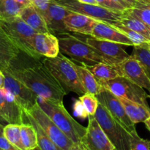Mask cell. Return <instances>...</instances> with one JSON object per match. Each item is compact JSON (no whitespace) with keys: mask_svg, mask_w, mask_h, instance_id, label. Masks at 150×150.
<instances>
[{"mask_svg":"<svg viewBox=\"0 0 150 150\" xmlns=\"http://www.w3.org/2000/svg\"><path fill=\"white\" fill-rule=\"evenodd\" d=\"M149 98H150V95H149Z\"/></svg>","mask_w":150,"mask_h":150,"instance_id":"obj_48","label":"cell"},{"mask_svg":"<svg viewBox=\"0 0 150 150\" xmlns=\"http://www.w3.org/2000/svg\"><path fill=\"white\" fill-rule=\"evenodd\" d=\"M95 117L114 146L115 150H130V133L113 118L100 103Z\"/></svg>","mask_w":150,"mask_h":150,"instance_id":"obj_6","label":"cell"},{"mask_svg":"<svg viewBox=\"0 0 150 150\" xmlns=\"http://www.w3.org/2000/svg\"><path fill=\"white\" fill-rule=\"evenodd\" d=\"M98 21H99L87 16L72 11L64 18V26L68 32L86 35H92V31Z\"/></svg>","mask_w":150,"mask_h":150,"instance_id":"obj_19","label":"cell"},{"mask_svg":"<svg viewBox=\"0 0 150 150\" xmlns=\"http://www.w3.org/2000/svg\"><path fill=\"white\" fill-rule=\"evenodd\" d=\"M8 69L39 98L63 101L67 95L64 88L42 62L30 67L13 68L12 66Z\"/></svg>","mask_w":150,"mask_h":150,"instance_id":"obj_1","label":"cell"},{"mask_svg":"<svg viewBox=\"0 0 150 150\" xmlns=\"http://www.w3.org/2000/svg\"><path fill=\"white\" fill-rule=\"evenodd\" d=\"M96 96L99 103L108 110L113 118L122 125L129 133L136 130V125L130 120L126 114L124 106L119 98L105 89H103L100 93Z\"/></svg>","mask_w":150,"mask_h":150,"instance_id":"obj_13","label":"cell"},{"mask_svg":"<svg viewBox=\"0 0 150 150\" xmlns=\"http://www.w3.org/2000/svg\"><path fill=\"white\" fill-rule=\"evenodd\" d=\"M79 1L85 4H98V1L96 0H78Z\"/></svg>","mask_w":150,"mask_h":150,"instance_id":"obj_41","label":"cell"},{"mask_svg":"<svg viewBox=\"0 0 150 150\" xmlns=\"http://www.w3.org/2000/svg\"><path fill=\"white\" fill-rule=\"evenodd\" d=\"M30 1L42 15L47 10L51 0H30Z\"/></svg>","mask_w":150,"mask_h":150,"instance_id":"obj_37","label":"cell"},{"mask_svg":"<svg viewBox=\"0 0 150 150\" xmlns=\"http://www.w3.org/2000/svg\"><path fill=\"white\" fill-rule=\"evenodd\" d=\"M85 42L96 50L105 63L111 65H118L130 56L121 46V44L117 42L96 39L92 36L86 38Z\"/></svg>","mask_w":150,"mask_h":150,"instance_id":"obj_12","label":"cell"},{"mask_svg":"<svg viewBox=\"0 0 150 150\" xmlns=\"http://www.w3.org/2000/svg\"><path fill=\"white\" fill-rule=\"evenodd\" d=\"M100 83L103 89L110 91L117 98H124L133 102L149 105L147 98H149V95L146 94L144 88L123 76H120L111 80Z\"/></svg>","mask_w":150,"mask_h":150,"instance_id":"obj_8","label":"cell"},{"mask_svg":"<svg viewBox=\"0 0 150 150\" xmlns=\"http://www.w3.org/2000/svg\"><path fill=\"white\" fill-rule=\"evenodd\" d=\"M131 56L140 62L150 79V42L133 46Z\"/></svg>","mask_w":150,"mask_h":150,"instance_id":"obj_28","label":"cell"},{"mask_svg":"<svg viewBox=\"0 0 150 150\" xmlns=\"http://www.w3.org/2000/svg\"><path fill=\"white\" fill-rule=\"evenodd\" d=\"M0 111L8 124L21 125L24 123V111L11 93L0 89Z\"/></svg>","mask_w":150,"mask_h":150,"instance_id":"obj_15","label":"cell"},{"mask_svg":"<svg viewBox=\"0 0 150 150\" xmlns=\"http://www.w3.org/2000/svg\"><path fill=\"white\" fill-rule=\"evenodd\" d=\"M81 150H115L95 116H89L86 132L79 144Z\"/></svg>","mask_w":150,"mask_h":150,"instance_id":"obj_11","label":"cell"},{"mask_svg":"<svg viewBox=\"0 0 150 150\" xmlns=\"http://www.w3.org/2000/svg\"><path fill=\"white\" fill-rule=\"evenodd\" d=\"M120 23L123 26L144 35L145 38L150 40V27L139 19L123 13Z\"/></svg>","mask_w":150,"mask_h":150,"instance_id":"obj_27","label":"cell"},{"mask_svg":"<svg viewBox=\"0 0 150 150\" xmlns=\"http://www.w3.org/2000/svg\"><path fill=\"white\" fill-rule=\"evenodd\" d=\"M0 149L2 150H21L10 143L7 139L3 136H0Z\"/></svg>","mask_w":150,"mask_h":150,"instance_id":"obj_38","label":"cell"},{"mask_svg":"<svg viewBox=\"0 0 150 150\" xmlns=\"http://www.w3.org/2000/svg\"><path fill=\"white\" fill-rule=\"evenodd\" d=\"M23 7L16 0H0V19L19 16Z\"/></svg>","mask_w":150,"mask_h":150,"instance_id":"obj_29","label":"cell"},{"mask_svg":"<svg viewBox=\"0 0 150 150\" xmlns=\"http://www.w3.org/2000/svg\"><path fill=\"white\" fill-rule=\"evenodd\" d=\"M81 64L86 67L100 82L111 80L120 76L117 66L107 63L100 62L93 64L81 63Z\"/></svg>","mask_w":150,"mask_h":150,"instance_id":"obj_24","label":"cell"},{"mask_svg":"<svg viewBox=\"0 0 150 150\" xmlns=\"http://www.w3.org/2000/svg\"><path fill=\"white\" fill-rule=\"evenodd\" d=\"M113 26H114L116 28H117L119 30L122 32L125 35H127V36L130 38V40L133 42L134 46L135 45H142V44H144L146 43V42H150L149 40L147 39L146 38H145L144 35H141V34L138 33V32H135V31L132 30V29H129V28L126 27V26H123L121 23L113 25Z\"/></svg>","mask_w":150,"mask_h":150,"instance_id":"obj_33","label":"cell"},{"mask_svg":"<svg viewBox=\"0 0 150 150\" xmlns=\"http://www.w3.org/2000/svg\"><path fill=\"white\" fill-rule=\"evenodd\" d=\"M0 124L3 125H7V124H8V122H7V121H6L5 119L4 118V117H3L2 114L1 113V111H0Z\"/></svg>","mask_w":150,"mask_h":150,"instance_id":"obj_42","label":"cell"},{"mask_svg":"<svg viewBox=\"0 0 150 150\" xmlns=\"http://www.w3.org/2000/svg\"><path fill=\"white\" fill-rule=\"evenodd\" d=\"M42 63L51 71L62 85L65 92H74L81 96L86 93L79 80L74 62L59 53L54 58L45 57Z\"/></svg>","mask_w":150,"mask_h":150,"instance_id":"obj_3","label":"cell"},{"mask_svg":"<svg viewBox=\"0 0 150 150\" xmlns=\"http://www.w3.org/2000/svg\"><path fill=\"white\" fill-rule=\"evenodd\" d=\"M19 17L38 33H51L43 16L32 4L23 7Z\"/></svg>","mask_w":150,"mask_h":150,"instance_id":"obj_21","label":"cell"},{"mask_svg":"<svg viewBox=\"0 0 150 150\" xmlns=\"http://www.w3.org/2000/svg\"><path fill=\"white\" fill-rule=\"evenodd\" d=\"M121 76L129 79L141 87L150 92V79L143 65L131 55L117 65Z\"/></svg>","mask_w":150,"mask_h":150,"instance_id":"obj_14","label":"cell"},{"mask_svg":"<svg viewBox=\"0 0 150 150\" xmlns=\"http://www.w3.org/2000/svg\"><path fill=\"white\" fill-rule=\"evenodd\" d=\"M4 125L0 124V136H3V133H4Z\"/></svg>","mask_w":150,"mask_h":150,"instance_id":"obj_45","label":"cell"},{"mask_svg":"<svg viewBox=\"0 0 150 150\" xmlns=\"http://www.w3.org/2000/svg\"><path fill=\"white\" fill-rule=\"evenodd\" d=\"M69 150H81V149L79 144H75L73 146H72L70 148V149Z\"/></svg>","mask_w":150,"mask_h":150,"instance_id":"obj_43","label":"cell"},{"mask_svg":"<svg viewBox=\"0 0 150 150\" xmlns=\"http://www.w3.org/2000/svg\"><path fill=\"white\" fill-rule=\"evenodd\" d=\"M142 21L150 27V5H139L127 9L123 12Z\"/></svg>","mask_w":150,"mask_h":150,"instance_id":"obj_31","label":"cell"},{"mask_svg":"<svg viewBox=\"0 0 150 150\" xmlns=\"http://www.w3.org/2000/svg\"><path fill=\"white\" fill-rule=\"evenodd\" d=\"M19 53L20 50L0 26V69L5 70L11 67Z\"/></svg>","mask_w":150,"mask_h":150,"instance_id":"obj_20","label":"cell"},{"mask_svg":"<svg viewBox=\"0 0 150 150\" xmlns=\"http://www.w3.org/2000/svg\"><path fill=\"white\" fill-rule=\"evenodd\" d=\"M2 70L5 77L3 88L13 95L23 111H29L38 101V95L13 76L9 69Z\"/></svg>","mask_w":150,"mask_h":150,"instance_id":"obj_10","label":"cell"},{"mask_svg":"<svg viewBox=\"0 0 150 150\" xmlns=\"http://www.w3.org/2000/svg\"><path fill=\"white\" fill-rule=\"evenodd\" d=\"M29 113L38 122L42 130L48 135V137L58 146L64 150H69L75 144L45 114V111L40 106L38 101L29 111H24Z\"/></svg>","mask_w":150,"mask_h":150,"instance_id":"obj_9","label":"cell"},{"mask_svg":"<svg viewBox=\"0 0 150 150\" xmlns=\"http://www.w3.org/2000/svg\"><path fill=\"white\" fill-rule=\"evenodd\" d=\"M21 136L25 150H32L38 146L36 130L29 123H23L21 125Z\"/></svg>","mask_w":150,"mask_h":150,"instance_id":"obj_26","label":"cell"},{"mask_svg":"<svg viewBox=\"0 0 150 150\" xmlns=\"http://www.w3.org/2000/svg\"><path fill=\"white\" fill-rule=\"evenodd\" d=\"M4 79H5V77H4V72L1 69H0V89H2L4 87Z\"/></svg>","mask_w":150,"mask_h":150,"instance_id":"obj_39","label":"cell"},{"mask_svg":"<svg viewBox=\"0 0 150 150\" xmlns=\"http://www.w3.org/2000/svg\"><path fill=\"white\" fill-rule=\"evenodd\" d=\"M73 114L76 117L81 119V120H85L89 117L84 105L79 99L75 101L74 104H73Z\"/></svg>","mask_w":150,"mask_h":150,"instance_id":"obj_35","label":"cell"},{"mask_svg":"<svg viewBox=\"0 0 150 150\" xmlns=\"http://www.w3.org/2000/svg\"><path fill=\"white\" fill-rule=\"evenodd\" d=\"M0 150H2V149H0Z\"/></svg>","mask_w":150,"mask_h":150,"instance_id":"obj_47","label":"cell"},{"mask_svg":"<svg viewBox=\"0 0 150 150\" xmlns=\"http://www.w3.org/2000/svg\"><path fill=\"white\" fill-rule=\"evenodd\" d=\"M32 150H41V149H40V148L39 147V146H38V147L35 148V149H32Z\"/></svg>","mask_w":150,"mask_h":150,"instance_id":"obj_46","label":"cell"},{"mask_svg":"<svg viewBox=\"0 0 150 150\" xmlns=\"http://www.w3.org/2000/svg\"><path fill=\"white\" fill-rule=\"evenodd\" d=\"M91 36L96 39L111 41L128 46H134L133 42L122 32L113 25L103 21L98 22Z\"/></svg>","mask_w":150,"mask_h":150,"instance_id":"obj_18","label":"cell"},{"mask_svg":"<svg viewBox=\"0 0 150 150\" xmlns=\"http://www.w3.org/2000/svg\"><path fill=\"white\" fill-rule=\"evenodd\" d=\"M17 2H18L19 4H22L23 6H24V7H26V6L27 5H29V4H32V2H31L30 0H16Z\"/></svg>","mask_w":150,"mask_h":150,"instance_id":"obj_40","label":"cell"},{"mask_svg":"<svg viewBox=\"0 0 150 150\" xmlns=\"http://www.w3.org/2000/svg\"><path fill=\"white\" fill-rule=\"evenodd\" d=\"M38 103L59 128L74 144H79L86 132V127L79 124L67 112L63 101L38 98Z\"/></svg>","mask_w":150,"mask_h":150,"instance_id":"obj_2","label":"cell"},{"mask_svg":"<svg viewBox=\"0 0 150 150\" xmlns=\"http://www.w3.org/2000/svg\"><path fill=\"white\" fill-rule=\"evenodd\" d=\"M67 10L81 13L92 18L99 21L105 22L111 25L120 23L123 12L115 11L102 7L99 4H85L78 0H52Z\"/></svg>","mask_w":150,"mask_h":150,"instance_id":"obj_7","label":"cell"},{"mask_svg":"<svg viewBox=\"0 0 150 150\" xmlns=\"http://www.w3.org/2000/svg\"><path fill=\"white\" fill-rule=\"evenodd\" d=\"M0 26L17 48L29 57L38 59V54L31 46V40L38 32L19 16L0 19Z\"/></svg>","mask_w":150,"mask_h":150,"instance_id":"obj_4","label":"cell"},{"mask_svg":"<svg viewBox=\"0 0 150 150\" xmlns=\"http://www.w3.org/2000/svg\"><path fill=\"white\" fill-rule=\"evenodd\" d=\"M144 123L145 124V126H146V127L147 128V130L150 132V118L148 119L147 120H146Z\"/></svg>","mask_w":150,"mask_h":150,"instance_id":"obj_44","label":"cell"},{"mask_svg":"<svg viewBox=\"0 0 150 150\" xmlns=\"http://www.w3.org/2000/svg\"><path fill=\"white\" fill-rule=\"evenodd\" d=\"M124 106L126 114L130 120L134 123L144 122L150 118V108L149 105H145L139 103L127 100L124 98H119Z\"/></svg>","mask_w":150,"mask_h":150,"instance_id":"obj_22","label":"cell"},{"mask_svg":"<svg viewBox=\"0 0 150 150\" xmlns=\"http://www.w3.org/2000/svg\"><path fill=\"white\" fill-rule=\"evenodd\" d=\"M74 62V61H73ZM79 80L86 92L98 95L103 89L99 81L83 65H79L74 62Z\"/></svg>","mask_w":150,"mask_h":150,"instance_id":"obj_23","label":"cell"},{"mask_svg":"<svg viewBox=\"0 0 150 150\" xmlns=\"http://www.w3.org/2000/svg\"><path fill=\"white\" fill-rule=\"evenodd\" d=\"M31 46L47 58H54L60 53L58 38L51 33H36L31 40Z\"/></svg>","mask_w":150,"mask_h":150,"instance_id":"obj_16","label":"cell"},{"mask_svg":"<svg viewBox=\"0 0 150 150\" xmlns=\"http://www.w3.org/2000/svg\"><path fill=\"white\" fill-rule=\"evenodd\" d=\"M130 150H150V141L141 138L136 130L130 133Z\"/></svg>","mask_w":150,"mask_h":150,"instance_id":"obj_34","label":"cell"},{"mask_svg":"<svg viewBox=\"0 0 150 150\" xmlns=\"http://www.w3.org/2000/svg\"><path fill=\"white\" fill-rule=\"evenodd\" d=\"M79 100L84 105L89 117L95 116L98 108V105H99V101L96 95L86 92L83 95L79 97Z\"/></svg>","mask_w":150,"mask_h":150,"instance_id":"obj_32","label":"cell"},{"mask_svg":"<svg viewBox=\"0 0 150 150\" xmlns=\"http://www.w3.org/2000/svg\"><path fill=\"white\" fill-rule=\"evenodd\" d=\"M59 48L62 54L69 56L81 63H105L104 59L95 48L68 33L61 34L58 37Z\"/></svg>","mask_w":150,"mask_h":150,"instance_id":"obj_5","label":"cell"},{"mask_svg":"<svg viewBox=\"0 0 150 150\" xmlns=\"http://www.w3.org/2000/svg\"><path fill=\"white\" fill-rule=\"evenodd\" d=\"M4 137L10 142L17 146L18 149L25 150L21 142V125L15 124H7L4 127Z\"/></svg>","mask_w":150,"mask_h":150,"instance_id":"obj_30","label":"cell"},{"mask_svg":"<svg viewBox=\"0 0 150 150\" xmlns=\"http://www.w3.org/2000/svg\"><path fill=\"white\" fill-rule=\"evenodd\" d=\"M70 13V10L51 0L48 8L42 16L45 18L51 33L61 35L68 32L64 26V18Z\"/></svg>","mask_w":150,"mask_h":150,"instance_id":"obj_17","label":"cell"},{"mask_svg":"<svg viewBox=\"0 0 150 150\" xmlns=\"http://www.w3.org/2000/svg\"><path fill=\"white\" fill-rule=\"evenodd\" d=\"M24 117L28 123L32 125L36 130L37 135H38V146L41 150H64L59 146H57L51 139L48 136V135L45 133L42 127H40L38 122L32 117V115L27 112H24Z\"/></svg>","mask_w":150,"mask_h":150,"instance_id":"obj_25","label":"cell"},{"mask_svg":"<svg viewBox=\"0 0 150 150\" xmlns=\"http://www.w3.org/2000/svg\"><path fill=\"white\" fill-rule=\"evenodd\" d=\"M96 1H98L99 5L105 7V8L110 9V10L120 12H124L125 10H127L123 6H122L121 4L114 2L112 0H96Z\"/></svg>","mask_w":150,"mask_h":150,"instance_id":"obj_36","label":"cell"}]
</instances>
